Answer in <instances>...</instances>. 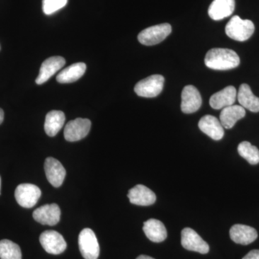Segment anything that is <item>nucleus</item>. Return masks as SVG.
<instances>
[{"label": "nucleus", "instance_id": "7", "mask_svg": "<svg viewBox=\"0 0 259 259\" xmlns=\"http://www.w3.org/2000/svg\"><path fill=\"white\" fill-rule=\"evenodd\" d=\"M39 241L44 249L50 254H61L67 246L64 237L55 231L44 232L40 235Z\"/></svg>", "mask_w": 259, "mask_h": 259}, {"label": "nucleus", "instance_id": "8", "mask_svg": "<svg viewBox=\"0 0 259 259\" xmlns=\"http://www.w3.org/2000/svg\"><path fill=\"white\" fill-rule=\"evenodd\" d=\"M91 125V121L89 119L76 118L69 121L64 128L65 139L69 142L83 139L90 133Z\"/></svg>", "mask_w": 259, "mask_h": 259}, {"label": "nucleus", "instance_id": "23", "mask_svg": "<svg viewBox=\"0 0 259 259\" xmlns=\"http://www.w3.org/2000/svg\"><path fill=\"white\" fill-rule=\"evenodd\" d=\"M87 66L84 63H76L61 71L56 79L61 83H72L79 80L84 74Z\"/></svg>", "mask_w": 259, "mask_h": 259}, {"label": "nucleus", "instance_id": "30", "mask_svg": "<svg viewBox=\"0 0 259 259\" xmlns=\"http://www.w3.org/2000/svg\"><path fill=\"white\" fill-rule=\"evenodd\" d=\"M0 190H1V177H0Z\"/></svg>", "mask_w": 259, "mask_h": 259}, {"label": "nucleus", "instance_id": "4", "mask_svg": "<svg viewBox=\"0 0 259 259\" xmlns=\"http://www.w3.org/2000/svg\"><path fill=\"white\" fill-rule=\"evenodd\" d=\"M171 32L170 24L163 23L149 27L139 34L138 39L145 46H153L163 41Z\"/></svg>", "mask_w": 259, "mask_h": 259}, {"label": "nucleus", "instance_id": "27", "mask_svg": "<svg viewBox=\"0 0 259 259\" xmlns=\"http://www.w3.org/2000/svg\"><path fill=\"white\" fill-rule=\"evenodd\" d=\"M242 259H259V250H253Z\"/></svg>", "mask_w": 259, "mask_h": 259}, {"label": "nucleus", "instance_id": "20", "mask_svg": "<svg viewBox=\"0 0 259 259\" xmlns=\"http://www.w3.org/2000/svg\"><path fill=\"white\" fill-rule=\"evenodd\" d=\"M245 115V110L241 105H231L223 109L220 115V121L223 127L226 129H231L238 120L243 118Z\"/></svg>", "mask_w": 259, "mask_h": 259}, {"label": "nucleus", "instance_id": "18", "mask_svg": "<svg viewBox=\"0 0 259 259\" xmlns=\"http://www.w3.org/2000/svg\"><path fill=\"white\" fill-rule=\"evenodd\" d=\"M235 0H214L209 6V16L214 20H221L233 14Z\"/></svg>", "mask_w": 259, "mask_h": 259}, {"label": "nucleus", "instance_id": "17", "mask_svg": "<svg viewBox=\"0 0 259 259\" xmlns=\"http://www.w3.org/2000/svg\"><path fill=\"white\" fill-rule=\"evenodd\" d=\"M236 97V89L233 86H228L212 95L209 99V105L214 110H221L233 105Z\"/></svg>", "mask_w": 259, "mask_h": 259}, {"label": "nucleus", "instance_id": "25", "mask_svg": "<svg viewBox=\"0 0 259 259\" xmlns=\"http://www.w3.org/2000/svg\"><path fill=\"white\" fill-rule=\"evenodd\" d=\"M238 152L240 156L245 158L250 164L256 165L259 163V150L252 146L248 141H243L238 146Z\"/></svg>", "mask_w": 259, "mask_h": 259}, {"label": "nucleus", "instance_id": "26", "mask_svg": "<svg viewBox=\"0 0 259 259\" xmlns=\"http://www.w3.org/2000/svg\"><path fill=\"white\" fill-rule=\"evenodd\" d=\"M68 0H42V11L46 15L54 14L67 5Z\"/></svg>", "mask_w": 259, "mask_h": 259}, {"label": "nucleus", "instance_id": "29", "mask_svg": "<svg viewBox=\"0 0 259 259\" xmlns=\"http://www.w3.org/2000/svg\"><path fill=\"white\" fill-rule=\"evenodd\" d=\"M136 259H154L152 258V257L148 256V255H141L140 256L138 257Z\"/></svg>", "mask_w": 259, "mask_h": 259}, {"label": "nucleus", "instance_id": "13", "mask_svg": "<svg viewBox=\"0 0 259 259\" xmlns=\"http://www.w3.org/2000/svg\"><path fill=\"white\" fill-rule=\"evenodd\" d=\"M66 64V61L61 56H52L44 61L40 66V72L37 76L35 82L37 84H42L47 82L51 76L62 69Z\"/></svg>", "mask_w": 259, "mask_h": 259}, {"label": "nucleus", "instance_id": "12", "mask_svg": "<svg viewBox=\"0 0 259 259\" xmlns=\"http://www.w3.org/2000/svg\"><path fill=\"white\" fill-rule=\"evenodd\" d=\"M44 168L49 183L54 187H61L66 175V169L61 162L54 158H47Z\"/></svg>", "mask_w": 259, "mask_h": 259}, {"label": "nucleus", "instance_id": "5", "mask_svg": "<svg viewBox=\"0 0 259 259\" xmlns=\"http://www.w3.org/2000/svg\"><path fill=\"white\" fill-rule=\"evenodd\" d=\"M79 250L84 259H97L100 255V245L96 235L90 228H84L79 236Z\"/></svg>", "mask_w": 259, "mask_h": 259}, {"label": "nucleus", "instance_id": "14", "mask_svg": "<svg viewBox=\"0 0 259 259\" xmlns=\"http://www.w3.org/2000/svg\"><path fill=\"white\" fill-rule=\"evenodd\" d=\"M198 126L202 132L214 141H220L224 136V127L221 121L214 116H204L199 120Z\"/></svg>", "mask_w": 259, "mask_h": 259}, {"label": "nucleus", "instance_id": "22", "mask_svg": "<svg viewBox=\"0 0 259 259\" xmlns=\"http://www.w3.org/2000/svg\"><path fill=\"white\" fill-rule=\"evenodd\" d=\"M65 115L64 112L59 110H52L47 114L46 117L44 129L48 136L54 137L58 134L64 126Z\"/></svg>", "mask_w": 259, "mask_h": 259}, {"label": "nucleus", "instance_id": "24", "mask_svg": "<svg viewBox=\"0 0 259 259\" xmlns=\"http://www.w3.org/2000/svg\"><path fill=\"white\" fill-rule=\"evenodd\" d=\"M0 258L22 259L20 246L10 240H2L0 241Z\"/></svg>", "mask_w": 259, "mask_h": 259}, {"label": "nucleus", "instance_id": "11", "mask_svg": "<svg viewBox=\"0 0 259 259\" xmlns=\"http://www.w3.org/2000/svg\"><path fill=\"white\" fill-rule=\"evenodd\" d=\"M32 217L40 224L55 226L60 221V207L56 204H45L35 209L32 213Z\"/></svg>", "mask_w": 259, "mask_h": 259}, {"label": "nucleus", "instance_id": "9", "mask_svg": "<svg viewBox=\"0 0 259 259\" xmlns=\"http://www.w3.org/2000/svg\"><path fill=\"white\" fill-rule=\"evenodd\" d=\"M182 246L185 249L206 254L209 250V245L193 229L186 228L182 231Z\"/></svg>", "mask_w": 259, "mask_h": 259}, {"label": "nucleus", "instance_id": "10", "mask_svg": "<svg viewBox=\"0 0 259 259\" xmlns=\"http://www.w3.org/2000/svg\"><path fill=\"white\" fill-rule=\"evenodd\" d=\"M202 100L200 93L195 87L187 85L182 90L181 109L185 114L197 112L202 106Z\"/></svg>", "mask_w": 259, "mask_h": 259}, {"label": "nucleus", "instance_id": "16", "mask_svg": "<svg viewBox=\"0 0 259 259\" xmlns=\"http://www.w3.org/2000/svg\"><path fill=\"white\" fill-rule=\"evenodd\" d=\"M230 236L235 243L245 245L255 241L258 238V233L252 227L236 224L230 230Z\"/></svg>", "mask_w": 259, "mask_h": 259}, {"label": "nucleus", "instance_id": "1", "mask_svg": "<svg viewBox=\"0 0 259 259\" xmlns=\"http://www.w3.org/2000/svg\"><path fill=\"white\" fill-rule=\"evenodd\" d=\"M204 63L209 69L224 71L238 67L240 58L231 49H212L206 54Z\"/></svg>", "mask_w": 259, "mask_h": 259}, {"label": "nucleus", "instance_id": "3", "mask_svg": "<svg viewBox=\"0 0 259 259\" xmlns=\"http://www.w3.org/2000/svg\"><path fill=\"white\" fill-rule=\"evenodd\" d=\"M164 77L161 75L154 74L141 80L135 86V93L140 97L152 98L157 97L163 90Z\"/></svg>", "mask_w": 259, "mask_h": 259}, {"label": "nucleus", "instance_id": "28", "mask_svg": "<svg viewBox=\"0 0 259 259\" xmlns=\"http://www.w3.org/2000/svg\"><path fill=\"white\" fill-rule=\"evenodd\" d=\"M4 120V111L0 108V124L3 123Z\"/></svg>", "mask_w": 259, "mask_h": 259}, {"label": "nucleus", "instance_id": "21", "mask_svg": "<svg viewBox=\"0 0 259 259\" xmlns=\"http://www.w3.org/2000/svg\"><path fill=\"white\" fill-rule=\"evenodd\" d=\"M238 102L241 106L250 112H259V98L252 93L249 85L243 83L237 93Z\"/></svg>", "mask_w": 259, "mask_h": 259}, {"label": "nucleus", "instance_id": "15", "mask_svg": "<svg viewBox=\"0 0 259 259\" xmlns=\"http://www.w3.org/2000/svg\"><path fill=\"white\" fill-rule=\"evenodd\" d=\"M127 197L131 203L139 206H150L154 204L156 196L146 186L138 185L129 190Z\"/></svg>", "mask_w": 259, "mask_h": 259}, {"label": "nucleus", "instance_id": "2", "mask_svg": "<svg viewBox=\"0 0 259 259\" xmlns=\"http://www.w3.org/2000/svg\"><path fill=\"white\" fill-rule=\"evenodd\" d=\"M254 24L251 20H243L238 15L233 16L226 27L227 35L238 41H245L254 32Z\"/></svg>", "mask_w": 259, "mask_h": 259}, {"label": "nucleus", "instance_id": "19", "mask_svg": "<svg viewBox=\"0 0 259 259\" xmlns=\"http://www.w3.org/2000/svg\"><path fill=\"white\" fill-rule=\"evenodd\" d=\"M143 230L148 239L154 243H161L167 238L166 227L158 220L149 219L146 221Z\"/></svg>", "mask_w": 259, "mask_h": 259}, {"label": "nucleus", "instance_id": "6", "mask_svg": "<svg viewBox=\"0 0 259 259\" xmlns=\"http://www.w3.org/2000/svg\"><path fill=\"white\" fill-rule=\"evenodd\" d=\"M41 196V190L32 184H21L15 192V199L21 207L32 208L37 204Z\"/></svg>", "mask_w": 259, "mask_h": 259}]
</instances>
